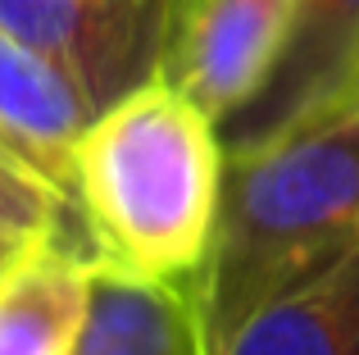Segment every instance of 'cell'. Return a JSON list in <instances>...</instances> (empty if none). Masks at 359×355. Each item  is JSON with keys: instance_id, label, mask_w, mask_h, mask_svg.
Segmentation results:
<instances>
[{"instance_id": "3", "label": "cell", "mask_w": 359, "mask_h": 355, "mask_svg": "<svg viewBox=\"0 0 359 355\" xmlns=\"http://www.w3.org/2000/svg\"><path fill=\"white\" fill-rule=\"evenodd\" d=\"M177 0H0V27L41 55L91 114L159 78Z\"/></svg>"}, {"instance_id": "5", "label": "cell", "mask_w": 359, "mask_h": 355, "mask_svg": "<svg viewBox=\"0 0 359 355\" xmlns=\"http://www.w3.org/2000/svg\"><path fill=\"white\" fill-rule=\"evenodd\" d=\"M359 82V0H296L291 32L269 82L219 128L223 151H245L332 105L355 100Z\"/></svg>"}, {"instance_id": "4", "label": "cell", "mask_w": 359, "mask_h": 355, "mask_svg": "<svg viewBox=\"0 0 359 355\" xmlns=\"http://www.w3.org/2000/svg\"><path fill=\"white\" fill-rule=\"evenodd\" d=\"M291 14L296 0H177L159 73L223 128L269 82Z\"/></svg>"}, {"instance_id": "9", "label": "cell", "mask_w": 359, "mask_h": 355, "mask_svg": "<svg viewBox=\"0 0 359 355\" xmlns=\"http://www.w3.org/2000/svg\"><path fill=\"white\" fill-rule=\"evenodd\" d=\"M223 355H359V246L250 319Z\"/></svg>"}, {"instance_id": "8", "label": "cell", "mask_w": 359, "mask_h": 355, "mask_svg": "<svg viewBox=\"0 0 359 355\" xmlns=\"http://www.w3.org/2000/svg\"><path fill=\"white\" fill-rule=\"evenodd\" d=\"M91 296V260L36 241L0 283V355H69Z\"/></svg>"}, {"instance_id": "10", "label": "cell", "mask_w": 359, "mask_h": 355, "mask_svg": "<svg viewBox=\"0 0 359 355\" xmlns=\"http://www.w3.org/2000/svg\"><path fill=\"white\" fill-rule=\"evenodd\" d=\"M0 232L23 237V241L64 246L73 255L91 260V264L105 260L82 205L64 187H55L41 169H32L5 137H0Z\"/></svg>"}, {"instance_id": "11", "label": "cell", "mask_w": 359, "mask_h": 355, "mask_svg": "<svg viewBox=\"0 0 359 355\" xmlns=\"http://www.w3.org/2000/svg\"><path fill=\"white\" fill-rule=\"evenodd\" d=\"M36 241H23V237H5V232H0V283H5L9 278V269L18 264V260L27 255V250H32Z\"/></svg>"}, {"instance_id": "1", "label": "cell", "mask_w": 359, "mask_h": 355, "mask_svg": "<svg viewBox=\"0 0 359 355\" xmlns=\"http://www.w3.org/2000/svg\"><path fill=\"white\" fill-rule=\"evenodd\" d=\"M359 246V100L332 105L245 151H228L223 201L191 305L201 355Z\"/></svg>"}, {"instance_id": "2", "label": "cell", "mask_w": 359, "mask_h": 355, "mask_svg": "<svg viewBox=\"0 0 359 355\" xmlns=\"http://www.w3.org/2000/svg\"><path fill=\"white\" fill-rule=\"evenodd\" d=\"M223 133L187 91L159 78L100 109L78 137V205L105 260L191 292L223 201Z\"/></svg>"}, {"instance_id": "12", "label": "cell", "mask_w": 359, "mask_h": 355, "mask_svg": "<svg viewBox=\"0 0 359 355\" xmlns=\"http://www.w3.org/2000/svg\"><path fill=\"white\" fill-rule=\"evenodd\" d=\"M355 100H359V82H355Z\"/></svg>"}, {"instance_id": "6", "label": "cell", "mask_w": 359, "mask_h": 355, "mask_svg": "<svg viewBox=\"0 0 359 355\" xmlns=\"http://www.w3.org/2000/svg\"><path fill=\"white\" fill-rule=\"evenodd\" d=\"M91 119L96 114L87 109V100L41 55H32L14 32L0 27V137L73 201V151Z\"/></svg>"}, {"instance_id": "7", "label": "cell", "mask_w": 359, "mask_h": 355, "mask_svg": "<svg viewBox=\"0 0 359 355\" xmlns=\"http://www.w3.org/2000/svg\"><path fill=\"white\" fill-rule=\"evenodd\" d=\"M69 355H201V342L177 287L96 260L87 314Z\"/></svg>"}]
</instances>
